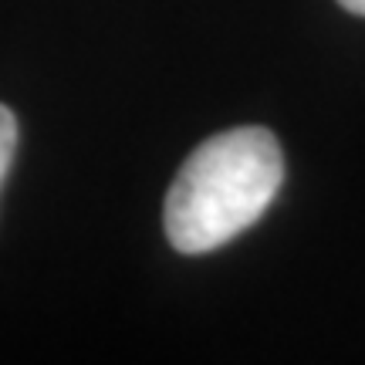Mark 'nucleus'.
<instances>
[{"mask_svg": "<svg viewBox=\"0 0 365 365\" xmlns=\"http://www.w3.org/2000/svg\"><path fill=\"white\" fill-rule=\"evenodd\" d=\"M284 182V156L261 125L196 145L166 196V237L180 254H210L261 220Z\"/></svg>", "mask_w": 365, "mask_h": 365, "instance_id": "nucleus-1", "label": "nucleus"}, {"mask_svg": "<svg viewBox=\"0 0 365 365\" xmlns=\"http://www.w3.org/2000/svg\"><path fill=\"white\" fill-rule=\"evenodd\" d=\"M14 153H17V118L7 105H0V186H4V176L11 170Z\"/></svg>", "mask_w": 365, "mask_h": 365, "instance_id": "nucleus-2", "label": "nucleus"}, {"mask_svg": "<svg viewBox=\"0 0 365 365\" xmlns=\"http://www.w3.org/2000/svg\"><path fill=\"white\" fill-rule=\"evenodd\" d=\"M345 11H352V14H359V17H365V0H339Z\"/></svg>", "mask_w": 365, "mask_h": 365, "instance_id": "nucleus-3", "label": "nucleus"}]
</instances>
